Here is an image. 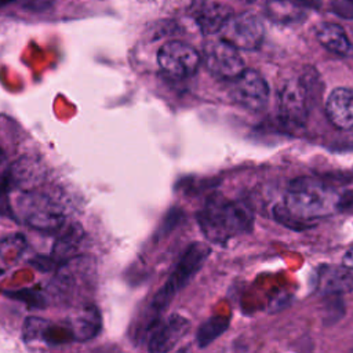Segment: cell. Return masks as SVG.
Returning <instances> with one entry per match:
<instances>
[{"label":"cell","mask_w":353,"mask_h":353,"mask_svg":"<svg viewBox=\"0 0 353 353\" xmlns=\"http://www.w3.org/2000/svg\"><path fill=\"white\" fill-rule=\"evenodd\" d=\"M17 207L23 221L40 232H58L66 221L62 205L40 192H22L17 197Z\"/></svg>","instance_id":"cell-3"},{"label":"cell","mask_w":353,"mask_h":353,"mask_svg":"<svg viewBox=\"0 0 353 353\" xmlns=\"http://www.w3.org/2000/svg\"><path fill=\"white\" fill-rule=\"evenodd\" d=\"M325 112L330 121L341 128L353 127V90L346 87L335 88L327 98Z\"/></svg>","instance_id":"cell-11"},{"label":"cell","mask_w":353,"mask_h":353,"mask_svg":"<svg viewBox=\"0 0 353 353\" xmlns=\"http://www.w3.org/2000/svg\"><path fill=\"white\" fill-rule=\"evenodd\" d=\"M73 339L85 342L95 338L102 328V319L95 305H88L80 309L69 323Z\"/></svg>","instance_id":"cell-13"},{"label":"cell","mask_w":353,"mask_h":353,"mask_svg":"<svg viewBox=\"0 0 353 353\" xmlns=\"http://www.w3.org/2000/svg\"><path fill=\"white\" fill-rule=\"evenodd\" d=\"M244 1H252V0H244Z\"/></svg>","instance_id":"cell-28"},{"label":"cell","mask_w":353,"mask_h":353,"mask_svg":"<svg viewBox=\"0 0 353 353\" xmlns=\"http://www.w3.org/2000/svg\"><path fill=\"white\" fill-rule=\"evenodd\" d=\"M230 97L240 106L258 112L268 103L269 85L256 70L244 69L237 77L232 79Z\"/></svg>","instance_id":"cell-8"},{"label":"cell","mask_w":353,"mask_h":353,"mask_svg":"<svg viewBox=\"0 0 353 353\" xmlns=\"http://www.w3.org/2000/svg\"><path fill=\"white\" fill-rule=\"evenodd\" d=\"M190 323L186 317L172 314L163 323L157 324L149 338V350L154 353L168 352L188 334Z\"/></svg>","instance_id":"cell-10"},{"label":"cell","mask_w":353,"mask_h":353,"mask_svg":"<svg viewBox=\"0 0 353 353\" xmlns=\"http://www.w3.org/2000/svg\"><path fill=\"white\" fill-rule=\"evenodd\" d=\"M280 119L288 127H301L307 116V97L302 81H287L280 91Z\"/></svg>","instance_id":"cell-9"},{"label":"cell","mask_w":353,"mask_h":353,"mask_svg":"<svg viewBox=\"0 0 353 353\" xmlns=\"http://www.w3.org/2000/svg\"><path fill=\"white\" fill-rule=\"evenodd\" d=\"M343 265L353 269V245L343 255Z\"/></svg>","instance_id":"cell-24"},{"label":"cell","mask_w":353,"mask_h":353,"mask_svg":"<svg viewBox=\"0 0 353 353\" xmlns=\"http://www.w3.org/2000/svg\"><path fill=\"white\" fill-rule=\"evenodd\" d=\"M317 279V290L323 295H339L353 291V272L345 265H325L320 269Z\"/></svg>","instance_id":"cell-12"},{"label":"cell","mask_w":353,"mask_h":353,"mask_svg":"<svg viewBox=\"0 0 353 353\" xmlns=\"http://www.w3.org/2000/svg\"><path fill=\"white\" fill-rule=\"evenodd\" d=\"M339 194L325 183L313 178L294 179L283 204L274 207V218L288 228H306L305 222L328 216L338 210Z\"/></svg>","instance_id":"cell-1"},{"label":"cell","mask_w":353,"mask_h":353,"mask_svg":"<svg viewBox=\"0 0 353 353\" xmlns=\"http://www.w3.org/2000/svg\"><path fill=\"white\" fill-rule=\"evenodd\" d=\"M40 165L29 157H23L17 160L8 170V176L10 182L18 185V186H25V185H34L41 176Z\"/></svg>","instance_id":"cell-18"},{"label":"cell","mask_w":353,"mask_h":353,"mask_svg":"<svg viewBox=\"0 0 353 353\" xmlns=\"http://www.w3.org/2000/svg\"><path fill=\"white\" fill-rule=\"evenodd\" d=\"M200 61V54L192 46L179 40L167 41L157 52L160 69L165 76L174 80L186 79L194 74Z\"/></svg>","instance_id":"cell-5"},{"label":"cell","mask_w":353,"mask_h":353,"mask_svg":"<svg viewBox=\"0 0 353 353\" xmlns=\"http://www.w3.org/2000/svg\"><path fill=\"white\" fill-rule=\"evenodd\" d=\"M338 210H342V211L353 210V190H350V192H346L345 194L339 196V201H338Z\"/></svg>","instance_id":"cell-22"},{"label":"cell","mask_w":353,"mask_h":353,"mask_svg":"<svg viewBox=\"0 0 353 353\" xmlns=\"http://www.w3.org/2000/svg\"><path fill=\"white\" fill-rule=\"evenodd\" d=\"M218 33L237 50H256L263 40L265 29L255 14L241 12L232 14Z\"/></svg>","instance_id":"cell-6"},{"label":"cell","mask_w":353,"mask_h":353,"mask_svg":"<svg viewBox=\"0 0 353 353\" xmlns=\"http://www.w3.org/2000/svg\"><path fill=\"white\" fill-rule=\"evenodd\" d=\"M208 254H210V248L201 243H194L188 248V251L183 254L182 259L176 265L168 281L154 295L150 303V310L156 316L160 314L167 307L172 296L194 276V273L201 268Z\"/></svg>","instance_id":"cell-4"},{"label":"cell","mask_w":353,"mask_h":353,"mask_svg":"<svg viewBox=\"0 0 353 353\" xmlns=\"http://www.w3.org/2000/svg\"><path fill=\"white\" fill-rule=\"evenodd\" d=\"M65 228V225H63ZM84 237V230L79 223L68 225L57 237L52 247V262H65L77 254L80 243Z\"/></svg>","instance_id":"cell-14"},{"label":"cell","mask_w":353,"mask_h":353,"mask_svg":"<svg viewBox=\"0 0 353 353\" xmlns=\"http://www.w3.org/2000/svg\"><path fill=\"white\" fill-rule=\"evenodd\" d=\"M317 40L331 52L346 55L350 51V41L342 26L332 22H323L316 29Z\"/></svg>","instance_id":"cell-16"},{"label":"cell","mask_w":353,"mask_h":353,"mask_svg":"<svg viewBox=\"0 0 353 353\" xmlns=\"http://www.w3.org/2000/svg\"><path fill=\"white\" fill-rule=\"evenodd\" d=\"M48 325V321L40 317H28L23 324V339L26 343L37 339H43L44 331Z\"/></svg>","instance_id":"cell-20"},{"label":"cell","mask_w":353,"mask_h":353,"mask_svg":"<svg viewBox=\"0 0 353 353\" xmlns=\"http://www.w3.org/2000/svg\"><path fill=\"white\" fill-rule=\"evenodd\" d=\"M197 222L210 241L225 243L233 236L250 230L254 214L245 203L215 193L208 197L197 214Z\"/></svg>","instance_id":"cell-2"},{"label":"cell","mask_w":353,"mask_h":353,"mask_svg":"<svg viewBox=\"0 0 353 353\" xmlns=\"http://www.w3.org/2000/svg\"><path fill=\"white\" fill-rule=\"evenodd\" d=\"M302 7H310V8H319L321 6V0H294Z\"/></svg>","instance_id":"cell-23"},{"label":"cell","mask_w":353,"mask_h":353,"mask_svg":"<svg viewBox=\"0 0 353 353\" xmlns=\"http://www.w3.org/2000/svg\"><path fill=\"white\" fill-rule=\"evenodd\" d=\"M228 327V319L214 317L210 319L205 324H203L197 332L199 346H205L211 343L215 338H218L223 330Z\"/></svg>","instance_id":"cell-19"},{"label":"cell","mask_w":353,"mask_h":353,"mask_svg":"<svg viewBox=\"0 0 353 353\" xmlns=\"http://www.w3.org/2000/svg\"><path fill=\"white\" fill-rule=\"evenodd\" d=\"M1 273H3V269H0V274H1Z\"/></svg>","instance_id":"cell-27"},{"label":"cell","mask_w":353,"mask_h":353,"mask_svg":"<svg viewBox=\"0 0 353 353\" xmlns=\"http://www.w3.org/2000/svg\"><path fill=\"white\" fill-rule=\"evenodd\" d=\"M232 15V10L218 1H205L199 7L196 12V22L203 33H218L228 18Z\"/></svg>","instance_id":"cell-15"},{"label":"cell","mask_w":353,"mask_h":353,"mask_svg":"<svg viewBox=\"0 0 353 353\" xmlns=\"http://www.w3.org/2000/svg\"><path fill=\"white\" fill-rule=\"evenodd\" d=\"M330 11L345 19H353V0H330Z\"/></svg>","instance_id":"cell-21"},{"label":"cell","mask_w":353,"mask_h":353,"mask_svg":"<svg viewBox=\"0 0 353 353\" xmlns=\"http://www.w3.org/2000/svg\"><path fill=\"white\" fill-rule=\"evenodd\" d=\"M204 66L207 70L219 79H234L244 69V59L239 50L223 39H215L207 41L203 54Z\"/></svg>","instance_id":"cell-7"},{"label":"cell","mask_w":353,"mask_h":353,"mask_svg":"<svg viewBox=\"0 0 353 353\" xmlns=\"http://www.w3.org/2000/svg\"><path fill=\"white\" fill-rule=\"evenodd\" d=\"M265 12L269 19L277 23H292L305 17L303 7L294 0H269Z\"/></svg>","instance_id":"cell-17"},{"label":"cell","mask_w":353,"mask_h":353,"mask_svg":"<svg viewBox=\"0 0 353 353\" xmlns=\"http://www.w3.org/2000/svg\"><path fill=\"white\" fill-rule=\"evenodd\" d=\"M11 1H15V0H0V7L8 4V3H11Z\"/></svg>","instance_id":"cell-26"},{"label":"cell","mask_w":353,"mask_h":353,"mask_svg":"<svg viewBox=\"0 0 353 353\" xmlns=\"http://www.w3.org/2000/svg\"><path fill=\"white\" fill-rule=\"evenodd\" d=\"M7 161H6V156L3 154V152L0 150V181L7 175Z\"/></svg>","instance_id":"cell-25"}]
</instances>
